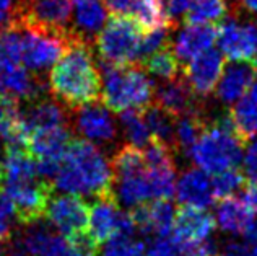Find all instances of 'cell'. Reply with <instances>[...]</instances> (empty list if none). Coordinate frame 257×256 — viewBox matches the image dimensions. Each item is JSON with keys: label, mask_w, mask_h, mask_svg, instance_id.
<instances>
[{"label": "cell", "mask_w": 257, "mask_h": 256, "mask_svg": "<svg viewBox=\"0 0 257 256\" xmlns=\"http://www.w3.org/2000/svg\"><path fill=\"white\" fill-rule=\"evenodd\" d=\"M52 188L51 181L39 177L36 160L28 150H5V160L0 163V193L9 199L20 224L30 227L44 217Z\"/></svg>", "instance_id": "6da1fadb"}, {"label": "cell", "mask_w": 257, "mask_h": 256, "mask_svg": "<svg viewBox=\"0 0 257 256\" xmlns=\"http://www.w3.org/2000/svg\"><path fill=\"white\" fill-rule=\"evenodd\" d=\"M49 92L65 108L77 110L80 106L98 102L101 95V70L93 57L90 43L72 36L49 73Z\"/></svg>", "instance_id": "7a4b0ae2"}, {"label": "cell", "mask_w": 257, "mask_h": 256, "mask_svg": "<svg viewBox=\"0 0 257 256\" xmlns=\"http://www.w3.org/2000/svg\"><path fill=\"white\" fill-rule=\"evenodd\" d=\"M56 188L73 196H114L112 166L94 144L72 139L56 175Z\"/></svg>", "instance_id": "3957f363"}, {"label": "cell", "mask_w": 257, "mask_h": 256, "mask_svg": "<svg viewBox=\"0 0 257 256\" xmlns=\"http://www.w3.org/2000/svg\"><path fill=\"white\" fill-rule=\"evenodd\" d=\"M244 142L239 139L229 111L207 116V126L192 147V161L205 173H221L236 168L242 161Z\"/></svg>", "instance_id": "277c9868"}, {"label": "cell", "mask_w": 257, "mask_h": 256, "mask_svg": "<svg viewBox=\"0 0 257 256\" xmlns=\"http://www.w3.org/2000/svg\"><path fill=\"white\" fill-rule=\"evenodd\" d=\"M101 103L109 111H144L155 103V83L142 65L114 67L101 64Z\"/></svg>", "instance_id": "5b68a950"}, {"label": "cell", "mask_w": 257, "mask_h": 256, "mask_svg": "<svg viewBox=\"0 0 257 256\" xmlns=\"http://www.w3.org/2000/svg\"><path fill=\"white\" fill-rule=\"evenodd\" d=\"M142 38L144 30L134 18L114 15L94 38L101 64L114 67L139 64Z\"/></svg>", "instance_id": "8992f818"}, {"label": "cell", "mask_w": 257, "mask_h": 256, "mask_svg": "<svg viewBox=\"0 0 257 256\" xmlns=\"http://www.w3.org/2000/svg\"><path fill=\"white\" fill-rule=\"evenodd\" d=\"M73 0H20L13 28H35L72 38Z\"/></svg>", "instance_id": "52a82bcc"}, {"label": "cell", "mask_w": 257, "mask_h": 256, "mask_svg": "<svg viewBox=\"0 0 257 256\" xmlns=\"http://www.w3.org/2000/svg\"><path fill=\"white\" fill-rule=\"evenodd\" d=\"M70 38L56 35L51 31L20 28V44H22V64L30 72L43 77L47 69L62 57Z\"/></svg>", "instance_id": "ba28073f"}, {"label": "cell", "mask_w": 257, "mask_h": 256, "mask_svg": "<svg viewBox=\"0 0 257 256\" xmlns=\"http://www.w3.org/2000/svg\"><path fill=\"white\" fill-rule=\"evenodd\" d=\"M220 52L233 62H257V23H239L236 18L223 22L216 35Z\"/></svg>", "instance_id": "9c48e42d"}, {"label": "cell", "mask_w": 257, "mask_h": 256, "mask_svg": "<svg viewBox=\"0 0 257 256\" xmlns=\"http://www.w3.org/2000/svg\"><path fill=\"white\" fill-rule=\"evenodd\" d=\"M44 215L49 224L56 227L65 240H69L73 235L85 232L88 227L90 209L80 196L59 194V196H51V199L47 201Z\"/></svg>", "instance_id": "30bf717a"}, {"label": "cell", "mask_w": 257, "mask_h": 256, "mask_svg": "<svg viewBox=\"0 0 257 256\" xmlns=\"http://www.w3.org/2000/svg\"><path fill=\"white\" fill-rule=\"evenodd\" d=\"M73 129L91 144H111L117 136V126L111 111L99 102L77 108Z\"/></svg>", "instance_id": "8fae6325"}, {"label": "cell", "mask_w": 257, "mask_h": 256, "mask_svg": "<svg viewBox=\"0 0 257 256\" xmlns=\"http://www.w3.org/2000/svg\"><path fill=\"white\" fill-rule=\"evenodd\" d=\"M225 56L220 51L212 48L195 56L192 60H189L184 77L189 87L195 93V97L204 100L208 95H212L223 70H225Z\"/></svg>", "instance_id": "7c38bea8"}, {"label": "cell", "mask_w": 257, "mask_h": 256, "mask_svg": "<svg viewBox=\"0 0 257 256\" xmlns=\"http://www.w3.org/2000/svg\"><path fill=\"white\" fill-rule=\"evenodd\" d=\"M10 248L12 256H64L69 250V241L49 225L36 222Z\"/></svg>", "instance_id": "4fadbf2b"}, {"label": "cell", "mask_w": 257, "mask_h": 256, "mask_svg": "<svg viewBox=\"0 0 257 256\" xmlns=\"http://www.w3.org/2000/svg\"><path fill=\"white\" fill-rule=\"evenodd\" d=\"M155 105L163 108L174 118L205 110L199 97H195V93L189 87L184 73L173 80H163V83L155 89Z\"/></svg>", "instance_id": "5bb4252c"}, {"label": "cell", "mask_w": 257, "mask_h": 256, "mask_svg": "<svg viewBox=\"0 0 257 256\" xmlns=\"http://www.w3.org/2000/svg\"><path fill=\"white\" fill-rule=\"evenodd\" d=\"M215 217L205 209L182 206L176 211L174 217V241L179 248L204 241L215 230Z\"/></svg>", "instance_id": "9a60e30c"}, {"label": "cell", "mask_w": 257, "mask_h": 256, "mask_svg": "<svg viewBox=\"0 0 257 256\" xmlns=\"http://www.w3.org/2000/svg\"><path fill=\"white\" fill-rule=\"evenodd\" d=\"M135 227L145 237L165 238L173 232L176 209L168 199H155L134 207L131 212Z\"/></svg>", "instance_id": "2e32d148"}, {"label": "cell", "mask_w": 257, "mask_h": 256, "mask_svg": "<svg viewBox=\"0 0 257 256\" xmlns=\"http://www.w3.org/2000/svg\"><path fill=\"white\" fill-rule=\"evenodd\" d=\"M257 82V62H233L225 65L215 93L223 105H234Z\"/></svg>", "instance_id": "e0dca14e"}, {"label": "cell", "mask_w": 257, "mask_h": 256, "mask_svg": "<svg viewBox=\"0 0 257 256\" xmlns=\"http://www.w3.org/2000/svg\"><path fill=\"white\" fill-rule=\"evenodd\" d=\"M23 121L28 131V137L31 132L49 129V127L64 126L70 123V116L67 114V108L57 102L56 98L39 97L26 102V106L22 108Z\"/></svg>", "instance_id": "ac0fdd59"}, {"label": "cell", "mask_w": 257, "mask_h": 256, "mask_svg": "<svg viewBox=\"0 0 257 256\" xmlns=\"http://www.w3.org/2000/svg\"><path fill=\"white\" fill-rule=\"evenodd\" d=\"M218 28L207 23H186L174 39L173 51L181 62H189L195 56L210 49L216 41Z\"/></svg>", "instance_id": "d6986e66"}, {"label": "cell", "mask_w": 257, "mask_h": 256, "mask_svg": "<svg viewBox=\"0 0 257 256\" xmlns=\"http://www.w3.org/2000/svg\"><path fill=\"white\" fill-rule=\"evenodd\" d=\"M174 193L179 203L189 207L207 209L215 201L212 181L200 168H187L176 183Z\"/></svg>", "instance_id": "ffe728a7"}, {"label": "cell", "mask_w": 257, "mask_h": 256, "mask_svg": "<svg viewBox=\"0 0 257 256\" xmlns=\"http://www.w3.org/2000/svg\"><path fill=\"white\" fill-rule=\"evenodd\" d=\"M106 23V9L101 0H73L72 36L93 44L94 38Z\"/></svg>", "instance_id": "44dd1931"}, {"label": "cell", "mask_w": 257, "mask_h": 256, "mask_svg": "<svg viewBox=\"0 0 257 256\" xmlns=\"http://www.w3.org/2000/svg\"><path fill=\"white\" fill-rule=\"evenodd\" d=\"M122 214L124 212L119 209L114 196L96 199V203L93 204L90 211V217H88V228H90L88 233L98 245L106 243L107 240L119 233Z\"/></svg>", "instance_id": "7402d4cb"}, {"label": "cell", "mask_w": 257, "mask_h": 256, "mask_svg": "<svg viewBox=\"0 0 257 256\" xmlns=\"http://www.w3.org/2000/svg\"><path fill=\"white\" fill-rule=\"evenodd\" d=\"M0 139L5 142V149L28 150V131L23 121L22 105L13 97L0 100Z\"/></svg>", "instance_id": "603a6c76"}, {"label": "cell", "mask_w": 257, "mask_h": 256, "mask_svg": "<svg viewBox=\"0 0 257 256\" xmlns=\"http://www.w3.org/2000/svg\"><path fill=\"white\" fill-rule=\"evenodd\" d=\"M255 214L247 207V204L239 198H225L216 206L215 222L223 232L228 233H244Z\"/></svg>", "instance_id": "cb8c5ba5"}, {"label": "cell", "mask_w": 257, "mask_h": 256, "mask_svg": "<svg viewBox=\"0 0 257 256\" xmlns=\"http://www.w3.org/2000/svg\"><path fill=\"white\" fill-rule=\"evenodd\" d=\"M207 126V113L205 110L194 114L176 118L174 129V153H181L184 157L191 155L192 147L199 140Z\"/></svg>", "instance_id": "d4e9b609"}, {"label": "cell", "mask_w": 257, "mask_h": 256, "mask_svg": "<svg viewBox=\"0 0 257 256\" xmlns=\"http://www.w3.org/2000/svg\"><path fill=\"white\" fill-rule=\"evenodd\" d=\"M229 116L239 139L247 144L257 134V103L249 95L242 97L231 106Z\"/></svg>", "instance_id": "484cf974"}, {"label": "cell", "mask_w": 257, "mask_h": 256, "mask_svg": "<svg viewBox=\"0 0 257 256\" xmlns=\"http://www.w3.org/2000/svg\"><path fill=\"white\" fill-rule=\"evenodd\" d=\"M120 129L128 145H134L137 149H145L153 140L150 127L147 124L144 111L139 110H127L122 111L119 116Z\"/></svg>", "instance_id": "4316f807"}, {"label": "cell", "mask_w": 257, "mask_h": 256, "mask_svg": "<svg viewBox=\"0 0 257 256\" xmlns=\"http://www.w3.org/2000/svg\"><path fill=\"white\" fill-rule=\"evenodd\" d=\"M134 20L137 22L142 30H157L161 26H173L170 17L165 9V0H137L132 9Z\"/></svg>", "instance_id": "83f0119b"}, {"label": "cell", "mask_w": 257, "mask_h": 256, "mask_svg": "<svg viewBox=\"0 0 257 256\" xmlns=\"http://www.w3.org/2000/svg\"><path fill=\"white\" fill-rule=\"evenodd\" d=\"M144 114H145L147 124L150 127L153 140H160V142L166 144L168 147H171L174 152L176 118L155 103L152 106H148L147 110H144Z\"/></svg>", "instance_id": "f1b7e54d"}, {"label": "cell", "mask_w": 257, "mask_h": 256, "mask_svg": "<svg viewBox=\"0 0 257 256\" xmlns=\"http://www.w3.org/2000/svg\"><path fill=\"white\" fill-rule=\"evenodd\" d=\"M140 65L148 73L161 80H173L181 75V60L174 54V51L170 49V46L153 52Z\"/></svg>", "instance_id": "f546056e"}, {"label": "cell", "mask_w": 257, "mask_h": 256, "mask_svg": "<svg viewBox=\"0 0 257 256\" xmlns=\"http://www.w3.org/2000/svg\"><path fill=\"white\" fill-rule=\"evenodd\" d=\"M229 12L228 0H192L187 13L184 15L186 23H216L226 18Z\"/></svg>", "instance_id": "4dcf8cb0"}, {"label": "cell", "mask_w": 257, "mask_h": 256, "mask_svg": "<svg viewBox=\"0 0 257 256\" xmlns=\"http://www.w3.org/2000/svg\"><path fill=\"white\" fill-rule=\"evenodd\" d=\"M111 166L114 178L127 177V175H137L148 168L144 150L128 144L116 152V155L112 157Z\"/></svg>", "instance_id": "1f68e13d"}, {"label": "cell", "mask_w": 257, "mask_h": 256, "mask_svg": "<svg viewBox=\"0 0 257 256\" xmlns=\"http://www.w3.org/2000/svg\"><path fill=\"white\" fill-rule=\"evenodd\" d=\"M246 185V177L244 173L231 168V170L216 173L215 178L212 180V190H213V196L215 199H225L233 196V194L244 188Z\"/></svg>", "instance_id": "d6a6232c"}, {"label": "cell", "mask_w": 257, "mask_h": 256, "mask_svg": "<svg viewBox=\"0 0 257 256\" xmlns=\"http://www.w3.org/2000/svg\"><path fill=\"white\" fill-rule=\"evenodd\" d=\"M101 256H145V245L142 240L116 235L106 241Z\"/></svg>", "instance_id": "836d02e7"}, {"label": "cell", "mask_w": 257, "mask_h": 256, "mask_svg": "<svg viewBox=\"0 0 257 256\" xmlns=\"http://www.w3.org/2000/svg\"><path fill=\"white\" fill-rule=\"evenodd\" d=\"M171 31L173 26H161V28L148 31L147 35H144L140 43V52H139V65L144 60L152 56L153 52H157L163 48H168L171 41Z\"/></svg>", "instance_id": "e575fe53"}, {"label": "cell", "mask_w": 257, "mask_h": 256, "mask_svg": "<svg viewBox=\"0 0 257 256\" xmlns=\"http://www.w3.org/2000/svg\"><path fill=\"white\" fill-rule=\"evenodd\" d=\"M145 256H182V251L174 240L165 237L155 238L148 250H145Z\"/></svg>", "instance_id": "d590c367"}, {"label": "cell", "mask_w": 257, "mask_h": 256, "mask_svg": "<svg viewBox=\"0 0 257 256\" xmlns=\"http://www.w3.org/2000/svg\"><path fill=\"white\" fill-rule=\"evenodd\" d=\"M12 219H13L12 204L0 193V241L12 240Z\"/></svg>", "instance_id": "8d00e7d4"}, {"label": "cell", "mask_w": 257, "mask_h": 256, "mask_svg": "<svg viewBox=\"0 0 257 256\" xmlns=\"http://www.w3.org/2000/svg\"><path fill=\"white\" fill-rule=\"evenodd\" d=\"M242 170L246 180L257 181V134L249 140L246 155L242 157Z\"/></svg>", "instance_id": "74e56055"}, {"label": "cell", "mask_w": 257, "mask_h": 256, "mask_svg": "<svg viewBox=\"0 0 257 256\" xmlns=\"http://www.w3.org/2000/svg\"><path fill=\"white\" fill-rule=\"evenodd\" d=\"M20 0H0V31L13 28Z\"/></svg>", "instance_id": "f35d334b"}, {"label": "cell", "mask_w": 257, "mask_h": 256, "mask_svg": "<svg viewBox=\"0 0 257 256\" xmlns=\"http://www.w3.org/2000/svg\"><path fill=\"white\" fill-rule=\"evenodd\" d=\"M191 4H192V0H165L166 13L174 26L181 22V18H184Z\"/></svg>", "instance_id": "ab89813d"}, {"label": "cell", "mask_w": 257, "mask_h": 256, "mask_svg": "<svg viewBox=\"0 0 257 256\" xmlns=\"http://www.w3.org/2000/svg\"><path fill=\"white\" fill-rule=\"evenodd\" d=\"M104 9L109 10L112 15L117 17H127L132 13V9L137 0H101Z\"/></svg>", "instance_id": "60d3db41"}, {"label": "cell", "mask_w": 257, "mask_h": 256, "mask_svg": "<svg viewBox=\"0 0 257 256\" xmlns=\"http://www.w3.org/2000/svg\"><path fill=\"white\" fill-rule=\"evenodd\" d=\"M241 199L244 201L254 214H257V181H251L249 185H244V194H242Z\"/></svg>", "instance_id": "b9f144b4"}, {"label": "cell", "mask_w": 257, "mask_h": 256, "mask_svg": "<svg viewBox=\"0 0 257 256\" xmlns=\"http://www.w3.org/2000/svg\"><path fill=\"white\" fill-rule=\"evenodd\" d=\"M223 256H254V253L244 245L236 243V241H229L225 246V250H223Z\"/></svg>", "instance_id": "7bdbcfd3"}, {"label": "cell", "mask_w": 257, "mask_h": 256, "mask_svg": "<svg viewBox=\"0 0 257 256\" xmlns=\"http://www.w3.org/2000/svg\"><path fill=\"white\" fill-rule=\"evenodd\" d=\"M242 9L246 10L251 15H257V0H239L238 4V10Z\"/></svg>", "instance_id": "ee69618b"}, {"label": "cell", "mask_w": 257, "mask_h": 256, "mask_svg": "<svg viewBox=\"0 0 257 256\" xmlns=\"http://www.w3.org/2000/svg\"><path fill=\"white\" fill-rule=\"evenodd\" d=\"M249 97H251L254 102L257 103V82L251 87V90H249Z\"/></svg>", "instance_id": "f6af8a7d"}, {"label": "cell", "mask_w": 257, "mask_h": 256, "mask_svg": "<svg viewBox=\"0 0 257 256\" xmlns=\"http://www.w3.org/2000/svg\"><path fill=\"white\" fill-rule=\"evenodd\" d=\"M7 97H10V95L7 93L5 87H4V82H2V78H0V100H4V98H7Z\"/></svg>", "instance_id": "bcb514c9"}, {"label": "cell", "mask_w": 257, "mask_h": 256, "mask_svg": "<svg viewBox=\"0 0 257 256\" xmlns=\"http://www.w3.org/2000/svg\"><path fill=\"white\" fill-rule=\"evenodd\" d=\"M228 4L233 7V9L238 10V4H239V0H228Z\"/></svg>", "instance_id": "7dc6e473"}, {"label": "cell", "mask_w": 257, "mask_h": 256, "mask_svg": "<svg viewBox=\"0 0 257 256\" xmlns=\"http://www.w3.org/2000/svg\"><path fill=\"white\" fill-rule=\"evenodd\" d=\"M0 158H2V139H0Z\"/></svg>", "instance_id": "c3c4849f"}, {"label": "cell", "mask_w": 257, "mask_h": 256, "mask_svg": "<svg viewBox=\"0 0 257 256\" xmlns=\"http://www.w3.org/2000/svg\"><path fill=\"white\" fill-rule=\"evenodd\" d=\"M212 256H218V254H212Z\"/></svg>", "instance_id": "681fc988"}, {"label": "cell", "mask_w": 257, "mask_h": 256, "mask_svg": "<svg viewBox=\"0 0 257 256\" xmlns=\"http://www.w3.org/2000/svg\"><path fill=\"white\" fill-rule=\"evenodd\" d=\"M0 256H2V251H0Z\"/></svg>", "instance_id": "f907efd6"}]
</instances>
